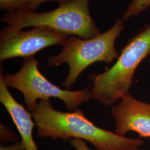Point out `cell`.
I'll list each match as a JSON object with an SVG mask.
<instances>
[{
    "mask_svg": "<svg viewBox=\"0 0 150 150\" xmlns=\"http://www.w3.org/2000/svg\"><path fill=\"white\" fill-rule=\"evenodd\" d=\"M31 112L41 138L85 139L97 150H137L144 143L141 139L119 136L97 127L80 109L69 112L55 110L50 100H39Z\"/></svg>",
    "mask_w": 150,
    "mask_h": 150,
    "instance_id": "6da1fadb",
    "label": "cell"
},
{
    "mask_svg": "<svg viewBox=\"0 0 150 150\" xmlns=\"http://www.w3.org/2000/svg\"><path fill=\"white\" fill-rule=\"evenodd\" d=\"M90 0H71L54 10L36 12L28 10L7 12L1 17L7 27L22 30L27 27H45L69 37L89 39L101 33L89 9Z\"/></svg>",
    "mask_w": 150,
    "mask_h": 150,
    "instance_id": "7a4b0ae2",
    "label": "cell"
},
{
    "mask_svg": "<svg viewBox=\"0 0 150 150\" xmlns=\"http://www.w3.org/2000/svg\"><path fill=\"white\" fill-rule=\"evenodd\" d=\"M150 54V24L146 26L123 47L116 62L101 74H93L91 98L105 106L115 104L129 93L135 71Z\"/></svg>",
    "mask_w": 150,
    "mask_h": 150,
    "instance_id": "3957f363",
    "label": "cell"
},
{
    "mask_svg": "<svg viewBox=\"0 0 150 150\" xmlns=\"http://www.w3.org/2000/svg\"><path fill=\"white\" fill-rule=\"evenodd\" d=\"M125 28L122 18L117 19L112 27L95 38L84 39L71 36L67 38L59 54L47 59L50 66H59L64 63L69 72L62 86L70 90L81 74L89 66L97 62L109 64L119 56L115 42Z\"/></svg>",
    "mask_w": 150,
    "mask_h": 150,
    "instance_id": "277c9868",
    "label": "cell"
},
{
    "mask_svg": "<svg viewBox=\"0 0 150 150\" xmlns=\"http://www.w3.org/2000/svg\"><path fill=\"white\" fill-rule=\"evenodd\" d=\"M39 64L34 57L26 58L18 72L3 76L6 86L18 90L23 94L29 111L32 112L38 100H49L51 97L62 100L70 112L76 111L82 103L91 100V89L74 91L61 89L40 72Z\"/></svg>",
    "mask_w": 150,
    "mask_h": 150,
    "instance_id": "5b68a950",
    "label": "cell"
},
{
    "mask_svg": "<svg viewBox=\"0 0 150 150\" xmlns=\"http://www.w3.org/2000/svg\"><path fill=\"white\" fill-rule=\"evenodd\" d=\"M68 36L45 27L29 31L4 28L0 32V61L33 57L41 50L54 45L62 46Z\"/></svg>",
    "mask_w": 150,
    "mask_h": 150,
    "instance_id": "8992f818",
    "label": "cell"
},
{
    "mask_svg": "<svg viewBox=\"0 0 150 150\" xmlns=\"http://www.w3.org/2000/svg\"><path fill=\"white\" fill-rule=\"evenodd\" d=\"M121 100L111 108L115 133L125 136L129 131H134L141 137H150V104L139 101L129 93Z\"/></svg>",
    "mask_w": 150,
    "mask_h": 150,
    "instance_id": "52a82bcc",
    "label": "cell"
},
{
    "mask_svg": "<svg viewBox=\"0 0 150 150\" xmlns=\"http://www.w3.org/2000/svg\"><path fill=\"white\" fill-rule=\"evenodd\" d=\"M4 72L1 68L0 101L11 116L21 136V140L26 150H38L33 137V130L36 123L32 112L19 103L12 96L4 80Z\"/></svg>",
    "mask_w": 150,
    "mask_h": 150,
    "instance_id": "ba28073f",
    "label": "cell"
},
{
    "mask_svg": "<svg viewBox=\"0 0 150 150\" xmlns=\"http://www.w3.org/2000/svg\"><path fill=\"white\" fill-rule=\"evenodd\" d=\"M150 6V0H132L127 7L122 18L127 21L131 17L138 16Z\"/></svg>",
    "mask_w": 150,
    "mask_h": 150,
    "instance_id": "9c48e42d",
    "label": "cell"
},
{
    "mask_svg": "<svg viewBox=\"0 0 150 150\" xmlns=\"http://www.w3.org/2000/svg\"><path fill=\"white\" fill-rule=\"evenodd\" d=\"M32 0H0L1 10L7 12L28 10Z\"/></svg>",
    "mask_w": 150,
    "mask_h": 150,
    "instance_id": "30bf717a",
    "label": "cell"
},
{
    "mask_svg": "<svg viewBox=\"0 0 150 150\" xmlns=\"http://www.w3.org/2000/svg\"><path fill=\"white\" fill-rule=\"evenodd\" d=\"M20 139L18 136L15 134L4 123H0V143L1 145H4L10 142H16Z\"/></svg>",
    "mask_w": 150,
    "mask_h": 150,
    "instance_id": "8fae6325",
    "label": "cell"
},
{
    "mask_svg": "<svg viewBox=\"0 0 150 150\" xmlns=\"http://www.w3.org/2000/svg\"><path fill=\"white\" fill-rule=\"evenodd\" d=\"M71 0H32V3L30 6L28 11H36L40 6L44 3L48 1H56L57 2L59 5L67 2Z\"/></svg>",
    "mask_w": 150,
    "mask_h": 150,
    "instance_id": "7c38bea8",
    "label": "cell"
},
{
    "mask_svg": "<svg viewBox=\"0 0 150 150\" xmlns=\"http://www.w3.org/2000/svg\"><path fill=\"white\" fill-rule=\"evenodd\" d=\"M70 145L76 150H91L86 145L83 139H70Z\"/></svg>",
    "mask_w": 150,
    "mask_h": 150,
    "instance_id": "4fadbf2b",
    "label": "cell"
},
{
    "mask_svg": "<svg viewBox=\"0 0 150 150\" xmlns=\"http://www.w3.org/2000/svg\"><path fill=\"white\" fill-rule=\"evenodd\" d=\"M0 150H26L21 139L10 145H1Z\"/></svg>",
    "mask_w": 150,
    "mask_h": 150,
    "instance_id": "5bb4252c",
    "label": "cell"
}]
</instances>
